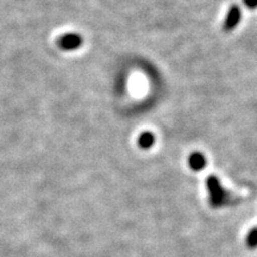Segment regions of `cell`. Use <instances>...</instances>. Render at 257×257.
<instances>
[{
	"label": "cell",
	"instance_id": "8992f818",
	"mask_svg": "<svg viewBox=\"0 0 257 257\" xmlns=\"http://www.w3.org/2000/svg\"><path fill=\"white\" fill-rule=\"evenodd\" d=\"M248 245L249 248H256L257 246V229L251 230V232L248 236Z\"/></svg>",
	"mask_w": 257,
	"mask_h": 257
},
{
	"label": "cell",
	"instance_id": "3957f363",
	"mask_svg": "<svg viewBox=\"0 0 257 257\" xmlns=\"http://www.w3.org/2000/svg\"><path fill=\"white\" fill-rule=\"evenodd\" d=\"M82 37L79 34H66L60 37L59 46L63 50H75L81 47Z\"/></svg>",
	"mask_w": 257,
	"mask_h": 257
},
{
	"label": "cell",
	"instance_id": "6da1fadb",
	"mask_svg": "<svg viewBox=\"0 0 257 257\" xmlns=\"http://www.w3.org/2000/svg\"><path fill=\"white\" fill-rule=\"evenodd\" d=\"M206 186L210 195V202L213 207H220L230 201V193L221 187L220 181L217 176L211 175L206 180Z\"/></svg>",
	"mask_w": 257,
	"mask_h": 257
},
{
	"label": "cell",
	"instance_id": "52a82bcc",
	"mask_svg": "<svg viewBox=\"0 0 257 257\" xmlns=\"http://www.w3.org/2000/svg\"><path fill=\"white\" fill-rule=\"evenodd\" d=\"M244 5L249 9H256L257 8V0H243Z\"/></svg>",
	"mask_w": 257,
	"mask_h": 257
},
{
	"label": "cell",
	"instance_id": "277c9868",
	"mask_svg": "<svg viewBox=\"0 0 257 257\" xmlns=\"http://www.w3.org/2000/svg\"><path fill=\"white\" fill-rule=\"evenodd\" d=\"M206 157L202 153L194 152L188 156V166L194 172H199V170L204 169L206 167Z\"/></svg>",
	"mask_w": 257,
	"mask_h": 257
},
{
	"label": "cell",
	"instance_id": "5b68a950",
	"mask_svg": "<svg viewBox=\"0 0 257 257\" xmlns=\"http://www.w3.org/2000/svg\"><path fill=\"white\" fill-rule=\"evenodd\" d=\"M137 142L141 149H150L154 146V143H155V136L150 131H146V133L140 135Z\"/></svg>",
	"mask_w": 257,
	"mask_h": 257
},
{
	"label": "cell",
	"instance_id": "7a4b0ae2",
	"mask_svg": "<svg viewBox=\"0 0 257 257\" xmlns=\"http://www.w3.org/2000/svg\"><path fill=\"white\" fill-rule=\"evenodd\" d=\"M242 19V10L237 4H233L231 6L229 12H227L226 18H225L223 28L225 32H230L236 29L237 25L240 23Z\"/></svg>",
	"mask_w": 257,
	"mask_h": 257
}]
</instances>
